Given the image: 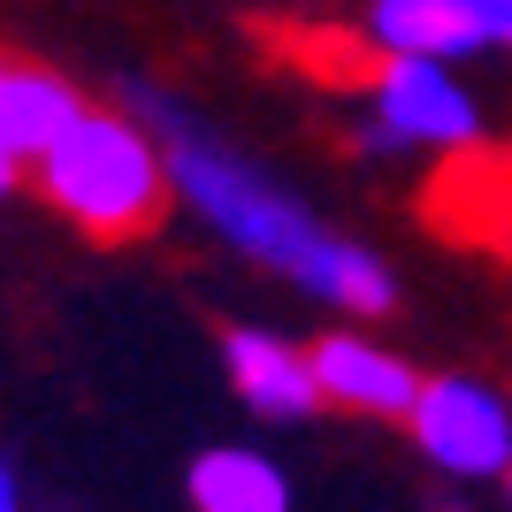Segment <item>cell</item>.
<instances>
[{
	"mask_svg": "<svg viewBox=\"0 0 512 512\" xmlns=\"http://www.w3.org/2000/svg\"><path fill=\"white\" fill-rule=\"evenodd\" d=\"M451 222L467 237H497L512 253V161H482V169H474V199L451 214Z\"/></svg>",
	"mask_w": 512,
	"mask_h": 512,
	"instance_id": "cell-10",
	"label": "cell"
},
{
	"mask_svg": "<svg viewBox=\"0 0 512 512\" xmlns=\"http://www.w3.org/2000/svg\"><path fill=\"white\" fill-rule=\"evenodd\" d=\"M8 184H16V161H8V153H0V192H8Z\"/></svg>",
	"mask_w": 512,
	"mask_h": 512,
	"instance_id": "cell-12",
	"label": "cell"
},
{
	"mask_svg": "<svg viewBox=\"0 0 512 512\" xmlns=\"http://www.w3.org/2000/svg\"><path fill=\"white\" fill-rule=\"evenodd\" d=\"M314 375H321V398L360 406V413H413L421 406L413 367L390 360V352H367L360 337H321L314 344Z\"/></svg>",
	"mask_w": 512,
	"mask_h": 512,
	"instance_id": "cell-5",
	"label": "cell"
},
{
	"mask_svg": "<svg viewBox=\"0 0 512 512\" xmlns=\"http://www.w3.org/2000/svg\"><path fill=\"white\" fill-rule=\"evenodd\" d=\"M0 512H16V490H8V474H0Z\"/></svg>",
	"mask_w": 512,
	"mask_h": 512,
	"instance_id": "cell-14",
	"label": "cell"
},
{
	"mask_svg": "<svg viewBox=\"0 0 512 512\" xmlns=\"http://www.w3.org/2000/svg\"><path fill=\"white\" fill-rule=\"evenodd\" d=\"M77 115H85V100L54 69L8 62V85H0V138H8V153H46Z\"/></svg>",
	"mask_w": 512,
	"mask_h": 512,
	"instance_id": "cell-7",
	"label": "cell"
},
{
	"mask_svg": "<svg viewBox=\"0 0 512 512\" xmlns=\"http://www.w3.org/2000/svg\"><path fill=\"white\" fill-rule=\"evenodd\" d=\"M367 39L383 46V54H428V62H451V54L490 46V31H482L459 0H375Z\"/></svg>",
	"mask_w": 512,
	"mask_h": 512,
	"instance_id": "cell-6",
	"label": "cell"
},
{
	"mask_svg": "<svg viewBox=\"0 0 512 512\" xmlns=\"http://www.w3.org/2000/svg\"><path fill=\"white\" fill-rule=\"evenodd\" d=\"M192 505L199 512H283V474L253 451H207L192 467Z\"/></svg>",
	"mask_w": 512,
	"mask_h": 512,
	"instance_id": "cell-9",
	"label": "cell"
},
{
	"mask_svg": "<svg viewBox=\"0 0 512 512\" xmlns=\"http://www.w3.org/2000/svg\"><path fill=\"white\" fill-rule=\"evenodd\" d=\"M230 375H237V390H245L260 413H276V421L321 406L314 360L291 352V344H276V337H245V329H237V337H230Z\"/></svg>",
	"mask_w": 512,
	"mask_h": 512,
	"instance_id": "cell-8",
	"label": "cell"
},
{
	"mask_svg": "<svg viewBox=\"0 0 512 512\" xmlns=\"http://www.w3.org/2000/svg\"><path fill=\"white\" fill-rule=\"evenodd\" d=\"M375 107H383L390 138H421V146H467L474 138L467 92L451 85L444 62H428V54H390V62H375Z\"/></svg>",
	"mask_w": 512,
	"mask_h": 512,
	"instance_id": "cell-4",
	"label": "cell"
},
{
	"mask_svg": "<svg viewBox=\"0 0 512 512\" xmlns=\"http://www.w3.org/2000/svg\"><path fill=\"white\" fill-rule=\"evenodd\" d=\"M459 8H467L490 39H512V0H459Z\"/></svg>",
	"mask_w": 512,
	"mask_h": 512,
	"instance_id": "cell-11",
	"label": "cell"
},
{
	"mask_svg": "<svg viewBox=\"0 0 512 512\" xmlns=\"http://www.w3.org/2000/svg\"><path fill=\"white\" fill-rule=\"evenodd\" d=\"M39 192L92 237H146L169 214V146H153L123 115L85 107L39 153Z\"/></svg>",
	"mask_w": 512,
	"mask_h": 512,
	"instance_id": "cell-2",
	"label": "cell"
},
{
	"mask_svg": "<svg viewBox=\"0 0 512 512\" xmlns=\"http://www.w3.org/2000/svg\"><path fill=\"white\" fill-rule=\"evenodd\" d=\"M146 115L161 123V146H169L176 184H184V192H192L199 207H207L214 222H222V230L245 245V253H260L268 268L299 276L306 291L352 306V314H383V306H390L383 260H367L360 245L329 237L314 214H306L299 199H283L276 184H268V176L245 161V153H222V146H214V138L192 123V115H184V107L146 100Z\"/></svg>",
	"mask_w": 512,
	"mask_h": 512,
	"instance_id": "cell-1",
	"label": "cell"
},
{
	"mask_svg": "<svg viewBox=\"0 0 512 512\" xmlns=\"http://www.w3.org/2000/svg\"><path fill=\"white\" fill-rule=\"evenodd\" d=\"M8 62H16V54H0V85H8ZM0 153H8V138H0ZM8 161H16V153H8Z\"/></svg>",
	"mask_w": 512,
	"mask_h": 512,
	"instance_id": "cell-13",
	"label": "cell"
},
{
	"mask_svg": "<svg viewBox=\"0 0 512 512\" xmlns=\"http://www.w3.org/2000/svg\"><path fill=\"white\" fill-rule=\"evenodd\" d=\"M413 436L428 444V459H444L451 474H490L512 459V421L490 390L474 383H421L413 406Z\"/></svg>",
	"mask_w": 512,
	"mask_h": 512,
	"instance_id": "cell-3",
	"label": "cell"
}]
</instances>
